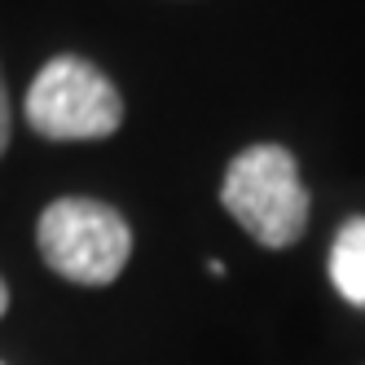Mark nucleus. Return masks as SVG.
Here are the masks:
<instances>
[{
	"label": "nucleus",
	"instance_id": "nucleus-1",
	"mask_svg": "<svg viewBox=\"0 0 365 365\" xmlns=\"http://www.w3.org/2000/svg\"><path fill=\"white\" fill-rule=\"evenodd\" d=\"M220 202L259 247H291L308 229V190L282 145L242 150L225 172Z\"/></svg>",
	"mask_w": 365,
	"mask_h": 365
},
{
	"label": "nucleus",
	"instance_id": "nucleus-2",
	"mask_svg": "<svg viewBox=\"0 0 365 365\" xmlns=\"http://www.w3.org/2000/svg\"><path fill=\"white\" fill-rule=\"evenodd\" d=\"M44 264L80 286H106L133 255V229L115 207L97 198H58L36 225Z\"/></svg>",
	"mask_w": 365,
	"mask_h": 365
},
{
	"label": "nucleus",
	"instance_id": "nucleus-3",
	"mask_svg": "<svg viewBox=\"0 0 365 365\" xmlns=\"http://www.w3.org/2000/svg\"><path fill=\"white\" fill-rule=\"evenodd\" d=\"M27 123L48 141H97L123 123V101L93 62L62 53L27 88Z\"/></svg>",
	"mask_w": 365,
	"mask_h": 365
},
{
	"label": "nucleus",
	"instance_id": "nucleus-4",
	"mask_svg": "<svg viewBox=\"0 0 365 365\" xmlns=\"http://www.w3.org/2000/svg\"><path fill=\"white\" fill-rule=\"evenodd\" d=\"M330 282L348 304L365 308V216L348 220L330 247Z\"/></svg>",
	"mask_w": 365,
	"mask_h": 365
},
{
	"label": "nucleus",
	"instance_id": "nucleus-5",
	"mask_svg": "<svg viewBox=\"0 0 365 365\" xmlns=\"http://www.w3.org/2000/svg\"><path fill=\"white\" fill-rule=\"evenodd\" d=\"M9 145V93H5V80H0V154Z\"/></svg>",
	"mask_w": 365,
	"mask_h": 365
},
{
	"label": "nucleus",
	"instance_id": "nucleus-6",
	"mask_svg": "<svg viewBox=\"0 0 365 365\" xmlns=\"http://www.w3.org/2000/svg\"><path fill=\"white\" fill-rule=\"evenodd\" d=\"M5 308H9V291H5V282H0V317H5Z\"/></svg>",
	"mask_w": 365,
	"mask_h": 365
}]
</instances>
